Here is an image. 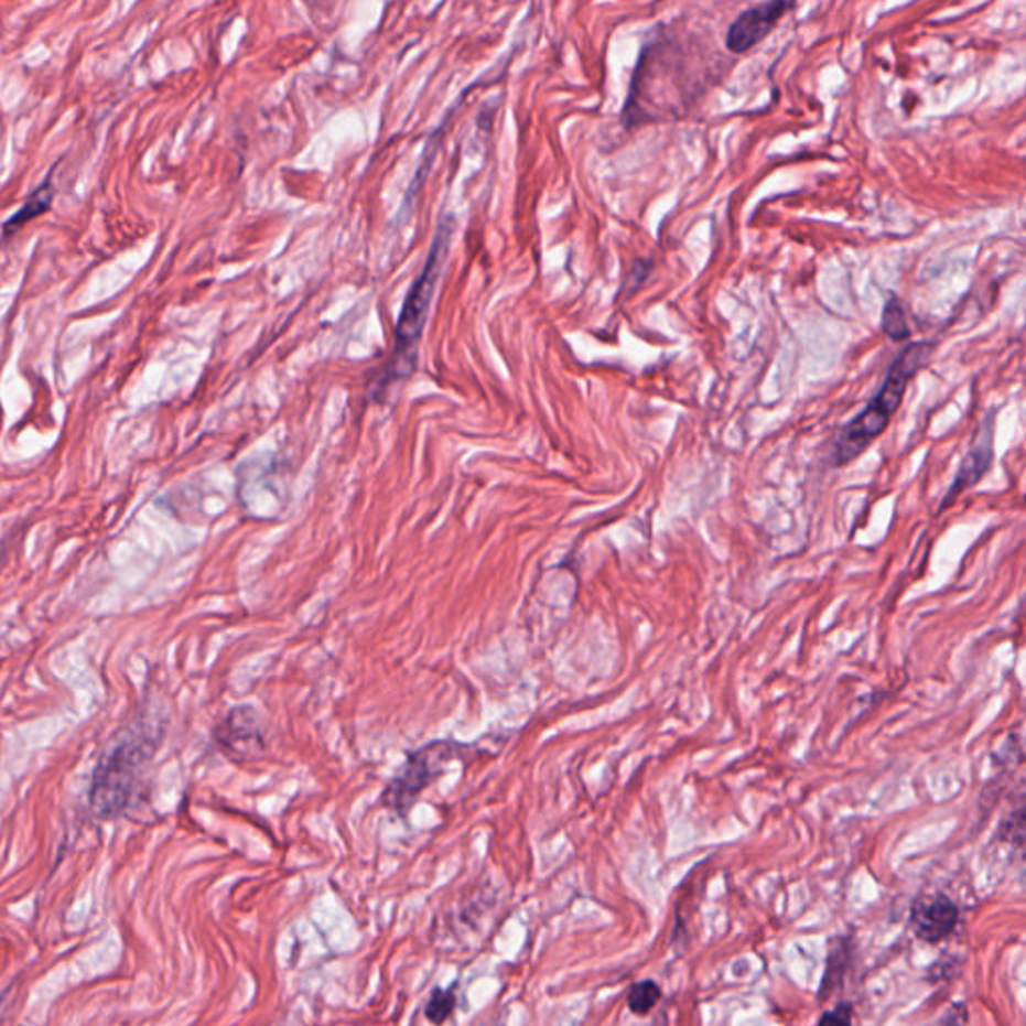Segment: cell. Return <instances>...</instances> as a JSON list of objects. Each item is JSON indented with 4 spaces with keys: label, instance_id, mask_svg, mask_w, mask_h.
I'll return each mask as SVG.
<instances>
[{
    "label": "cell",
    "instance_id": "1",
    "mask_svg": "<svg viewBox=\"0 0 1026 1026\" xmlns=\"http://www.w3.org/2000/svg\"><path fill=\"white\" fill-rule=\"evenodd\" d=\"M932 343L916 342L906 345L903 354L890 365L883 387L862 409L854 420L846 423L834 442V465H844L856 460L871 445L888 423L905 399L910 379L928 364Z\"/></svg>",
    "mask_w": 1026,
    "mask_h": 1026
},
{
    "label": "cell",
    "instance_id": "2",
    "mask_svg": "<svg viewBox=\"0 0 1026 1026\" xmlns=\"http://www.w3.org/2000/svg\"><path fill=\"white\" fill-rule=\"evenodd\" d=\"M452 222H443L438 229V235L431 244L430 257L428 263L423 267L421 276L415 279V283L409 289L406 305L399 315L398 327H396V345H393V355L391 364L387 365L386 376L391 379L396 377L408 376L415 364V349L421 339V333L425 327V320L430 313L431 299L435 293L438 279L442 276L443 263L447 257V247H450V237H452Z\"/></svg>",
    "mask_w": 1026,
    "mask_h": 1026
},
{
    "label": "cell",
    "instance_id": "3",
    "mask_svg": "<svg viewBox=\"0 0 1026 1026\" xmlns=\"http://www.w3.org/2000/svg\"><path fill=\"white\" fill-rule=\"evenodd\" d=\"M147 739L131 732L100 760L90 788V804L99 817L122 812L131 798L137 768L147 758Z\"/></svg>",
    "mask_w": 1026,
    "mask_h": 1026
},
{
    "label": "cell",
    "instance_id": "4",
    "mask_svg": "<svg viewBox=\"0 0 1026 1026\" xmlns=\"http://www.w3.org/2000/svg\"><path fill=\"white\" fill-rule=\"evenodd\" d=\"M795 9L792 2H764L756 4L748 11L742 12L734 23L730 24L726 34V46L732 53H746L752 46L762 43L774 26L782 19L784 12Z\"/></svg>",
    "mask_w": 1026,
    "mask_h": 1026
},
{
    "label": "cell",
    "instance_id": "5",
    "mask_svg": "<svg viewBox=\"0 0 1026 1026\" xmlns=\"http://www.w3.org/2000/svg\"><path fill=\"white\" fill-rule=\"evenodd\" d=\"M435 748H438V744H431L428 748L409 756L408 766L403 768V773L399 774L398 778L386 790V796H384L386 804L391 806L393 810H398L401 814L408 812V808H411L413 800L420 796L421 790L435 776V773L431 770Z\"/></svg>",
    "mask_w": 1026,
    "mask_h": 1026
},
{
    "label": "cell",
    "instance_id": "6",
    "mask_svg": "<svg viewBox=\"0 0 1026 1026\" xmlns=\"http://www.w3.org/2000/svg\"><path fill=\"white\" fill-rule=\"evenodd\" d=\"M959 920L957 906L944 896L918 900L912 908V925L916 937L925 942H938L949 937Z\"/></svg>",
    "mask_w": 1026,
    "mask_h": 1026
},
{
    "label": "cell",
    "instance_id": "7",
    "mask_svg": "<svg viewBox=\"0 0 1026 1026\" xmlns=\"http://www.w3.org/2000/svg\"><path fill=\"white\" fill-rule=\"evenodd\" d=\"M993 415H989L982 423L981 435L974 443V447L962 460L959 475H957L954 484L950 487L949 496L944 499V506L959 496L960 492H966L969 487L974 486L982 475L989 472V467L993 464Z\"/></svg>",
    "mask_w": 1026,
    "mask_h": 1026
},
{
    "label": "cell",
    "instance_id": "8",
    "mask_svg": "<svg viewBox=\"0 0 1026 1026\" xmlns=\"http://www.w3.org/2000/svg\"><path fill=\"white\" fill-rule=\"evenodd\" d=\"M217 736H219L223 748H233V750H235V744H239L241 739L249 744H253L255 739L259 742V730L255 722L253 710L251 708L233 710L229 717L223 722L222 728L217 730Z\"/></svg>",
    "mask_w": 1026,
    "mask_h": 1026
},
{
    "label": "cell",
    "instance_id": "9",
    "mask_svg": "<svg viewBox=\"0 0 1026 1026\" xmlns=\"http://www.w3.org/2000/svg\"><path fill=\"white\" fill-rule=\"evenodd\" d=\"M53 199H55V188H53V177H48L41 187L34 191L23 207L17 210L9 222L4 223V237L11 235L12 231H17L19 227H23L24 223H29L34 217H39V215H43V213L51 209Z\"/></svg>",
    "mask_w": 1026,
    "mask_h": 1026
},
{
    "label": "cell",
    "instance_id": "10",
    "mask_svg": "<svg viewBox=\"0 0 1026 1026\" xmlns=\"http://www.w3.org/2000/svg\"><path fill=\"white\" fill-rule=\"evenodd\" d=\"M883 332L893 339V342H903L910 337V327L905 320V311L898 299H890L883 311Z\"/></svg>",
    "mask_w": 1026,
    "mask_h": 1026
},
{
    "label": "cell",
    "instance_id": "11",
    "mask_svg": "<svg viewBox=\"0 0 1026 1026\" xmlns=\"http://www.w3.org/2000/svg\"><path fill=\"white\" fill-rule=\"evenodd\" d=\"M658 1001H660V989L654 982H640L629 991V1008L636 1015H648Z\"/></svg>",
    "mask_w": 1026,
    "mask_h": 1026
},
{
    "label": "cell",
    "instance_id": "12",
    "mask_svg": "<svg viewBox=\"0 0 1026 1026\" xmlns=\"http://www.w3.org/2000/svg\"><path fill=\"white\" fill-rule=\"evenodd\" d=\"M455 1008V994L452 991H433L430 1003L425 1004V1016L433 1025H443Z\"/></svg>",
    "mask_w": 1026,
    "mask_h": 1026
},
{
    "label": "cell",
    "instance_id": "13",
    "mask_svg": "<svg viewBox=\"0 0 1026 1026\" xmlns=\"http://www.w3.org/2000/svg\"><path fill=\"white\" fill-rule=\"evenodd\" d=\"M850 1018H852V1011L849 1004H840L836 1011L822 1016L818 1026H850Z\"/></svg>",
    "mask_w": 1026,
    "mask_h": 1026
},
{
    "label": "cell",
    "instance_id": "14",
    "mask_svg": "<svg viewBox=\"0 0 1026 1026\" xmlns=\"http://www.w3.org/2000/svg\"><path fill=\"white\" fill-rule=\"evenodd\" d=\"M650 267L651 261H636V266H634L631 273H629L631 283H629L628 288L631 289V291H636V289L640 288L641 283L646 281V277L650 273Z\"/></svg>",
    "mask_w": 1026,
    "mask_h": 1026
}]
</instances>
